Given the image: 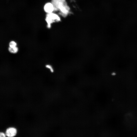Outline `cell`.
<instances>
[{
    "mask_svg": "<svg viewBox=\"0 0 137 137\" xmlns=\"http://www.w3.org/2000/svg\"><path fill=\"white\" fill-rule=\"evenodd\" d=\"M45 19L47 23V27L48 28L51 27L52 23L55 22L60 21L61 20L58 15L53 12L47 13Z\"/></svg>",
    "mask_w": 137,
    "mask_h": 137,
    "instance_id": "6da1fadb",
    "label": "cell"
},
{
    "mask_svg": "<svg viewBox=\"0 0 137 137\" xmlns=\"http://www.w3.org/2000/svg\"><path fill=\"white\" fill-rule=\"evenodd\" d=\"M54 11H57L64 6L67 4L66 0H52Z\"/></svg>",
    "mask_w": 137,
    "mask_h": 137,
    "instance_id": "7a4b0ae2",
    "label": "cell"
},
{
    "mask_svg": "<svg viewBox=\"0 0 137 137\" xmlns=\"http://www.w3.org/2000/svg\"><path fill=\"white\" fill-rule=\"evenodd\" d=\"M59 11L61 15L63 17H66L70 13V8L67 4L63 6Z\"/></svg>",
    "mask_w": 137,
    "mask_h": 137,
    "instance_id": "3957f363",
    "label": "cell"
},
{
    "mask_svg": "<svg viewBox=\"0 0 137 137\" xmlns=\"http://www.w3.org/2000/svg\"><path fill=\"white\" fill-rule=\"evenodd\" d=\"M44 9L47 13H52L54 11V7L52 3H46L44 6Z\"/></svg>",
    "mask_w": 137,
    "mask_h": 137,
    "instance_id": "277c9868",
    "label": "cell"
},
{
    "mask_svg": "<svg viewBox=\"0 0 137 137\" xmlns=\"http://www.w3.org/2000/svg\"><path fill=\"white\" fill-rule=\"evenodd\" d=\"M17 133L15 128L13 127H10L7 129L6 131V135L8 137H12L15 136Z\"/></svg>",
    "mask_w": 137,
    "mask_h": 137,
    "instance_id": "5b68a950",
    "label": "cell"
},
{
    "mask_svg": "<svg viewBox=\"0 0 137 137\" xmlns=\"http://www.w3.org/2000/svg\"><path fill=\"white\" fill-rule=\"evenodd\" d=\"M8 49L10 52L14 54L17 53L19 50V48L17 46L12 47H9Z\"/></svg>",
    "mask_w": 137,
    "mask_h": 137,
    "instance_id": "8992f818",
    "label": "cell"
},
{
    "mask_svg": "<svg viewBox=\"0 0 137 137\" xmlns=\"http://www.w3.org/2000/svg\"><path fill=\"white\" fill-rule=\"evenodd\" d=\"M17 44L15 41H10L9 44V47H12L17 46Z\"/></svg>",
    "mask_w": 137,
    "mask_h": 137,
    "instance_id": "52a82bcc",
    "label": "cell"
},
{
    "mask_svg": "<svg viewBox=\"0 0 137 137\" xmlns=\"http://www.w3.org/2000/svg\"><path fill=\"white\" fill-rule=\"evenodd\" d=\"M45 67L49 70L50 72L52 73H53L54 72V70L51 65L49 64H46L45 65Z\"/></svg>",
    "mask_w": 137,
    "mask_h": 137,
    "instance_id": "ba28073f",
    "label": "cell"
},
{
    "mask_svg": "<svg viewBox=\"0 0 137 137\" xmlns=\"http://www.w3.org/2000/svg\"><path fill=\"white\" fill-rule=\"evenodd\" d=\"M6 136L5 134L4 133L0 132V137H4Z\"/></svg>",
    "mask_w": 137,
    "mask_h": 137,
    "instance_id": "9c48e42d",
    "label": "cell"
}]
</instances>
